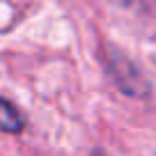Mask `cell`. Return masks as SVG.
I'll return each instance as SVG.
<instances>
[{
  "mask_svg": "<svg viewBox=\"0 0 156 156\" xmlns=\"http://www.w3.org/2000/svg\"><path fill=\"white\" fill-rule=\"evenodd\" d=\"M103 62H106L108 76L112 78V83L119 87V92L133 99H147L151 94V83L149 78L142 73V69L133 62L129 55H124L115 46H106L103 53Z\"/></svg>",
  "mask_w": 156,
  "mask_h": 156,
  "instance_id": "obj_1",
  "label": "cell"
},
{
  "mask_svg": "<svg viewBox=\"0 0 156 156\" xmlns=\"http://www.w3.org/2000/svg\"><path fill=\"white\" fill-rule=\"evenodd\" d=\"M25 129V115L9 101L0 97V131L2 133H21Z\"/></svg>",
  "mask_w": 156,
  "mask_h": 156,
  "instance_id": "obj_2",
  "label": "cell"
},
{
  "mask_svg": "<svg viewBox=\"0 0 156 156\" xmlns=\"http://www.w3.org/2000/svg\"><path fill=\"white\" fill-rule=\"evenodd\" d=\"M92 156H108V154H106V151H101V149H94Z\"/></svg>",
  "mask_w": 156,
  "mask_h": 156,
  "instance_id": "obj_3",
  "label": "cell"
}]
</instances>
